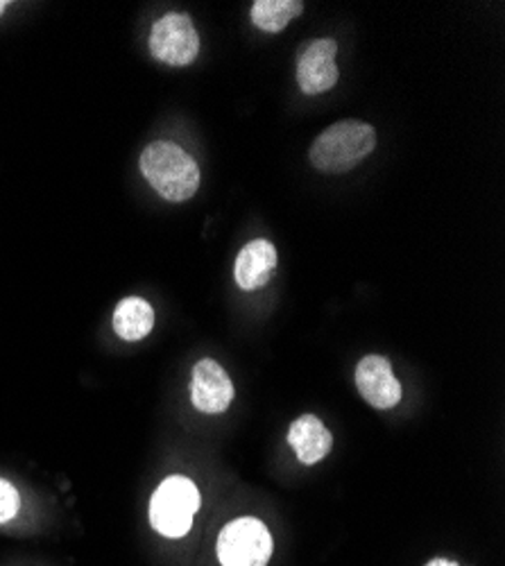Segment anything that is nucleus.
<instances>
[{
	"label": "nucleus",
	"instance_id": "obj_1",
	"mask_svg": "<svg viewBox=\"0 0 505 566\" xmlns=\"http://www.w3.org/2000/svg\"><path fill=\"white\" fill-rule=\"evenodd\" d=\"M141 172L168 202H187L200 188L198 161L170 140H155L144 150Z\"/></svg>",
	"mask_w": 505,
	"mask_h": 566
},
{
	"label": "nucleus",
	"instance_id": "obj_2",
	"mask_svg": "<svg viewBox=\"0 0 505 566\" xmlns=\"http://www.w3.org/2000/svg\"><path fill=\"white\" fill-rule=\"evenodd\" d=\"M377 129L362 120H340L315 138L308 150L311 164L319 172H347L372 155Z\"/></svg>",
	"mask_w": 505,
	"mask_h": 566
},
{
	"label": "nucleus",
	"instance_id": "obj_3",
	"mask_svg": "<svg viewBox=\"0 0 505 566\" xmlns=\"http://www.w3.org/2000/svg\"><path fill=\"white\" fill-rule=\"evenodd\" d=\"M200 507V490L191 479L170 476L166 479L150 501V524L152 528L170 539L183 537Z\"/></svg>",
	"mask_w": 505,
	"mask_h": 566
},
{
	"label": "nucleus",
	"instance_id": "obj_4",
	"mask_svg": "<svg viewBox=\"0 0 505 566\" xmlns=\"http://www.w3.org/2000/svg\"><path fill=\"white\" fill-rule=\"evenodd\" d=\"M270 555V531L254 516L227 524L218 537V559L222 566H265Z\"/></svg>",
	"mask_w": 505,
	"mask_h": 566
},
{
	"label": "nucleus",
	"instance_id": "obj_5",
	"mask_svg": "<svg viewBox=\"0 0 505 566\" xmlns=\"http://www.w3.org/2000/svg\"><path fill=\"white\" fill-rule=\"evenodd\" d=\"M150 53L168 66H189L200 53V34L189 14L170 12L150 32Z\"/></svg>",
	"mask_w": 505,
	"mask_h": 566
},
{
	"label": "nucleus",
	"instance_id": "obj_6",
	"mask_svg": "<svg viewBox=\"0 0 505 566\" xmlns=\"http://www.w3.org/2000/svg\"><path fill=\"white\" fill-rule=\"evenodd\" d=\"M338 43L334 39H315L299 55L297 62V84L306 96H319L338 84Z\"/></svg>",
	"mask_w": 505,
	"mask_h": 566
},
{
	"label": "nucleus",
	"instance_id": "obj_7",
	"mask_svg": "<svg viewBox=\"0 0 505 566\" xmlns=\"http://www.w3.org/2000/svg\"><path fill=\"white\" fill-rule=\"evenodd\" d=\"M356 388L360 397L377 410L394 408L401 397L403 388L397 381L392 365L386 356H365L356 367Z\"/></svg>",
	"mask_w": 505,
	"mask_h": 566
},
{
	"label": "nucleus",
	"instance_id": "obj_8",
	"mask_svg": "<svg viewBox=\"0 0 505 566\" xmlns=\"http://www.w3.org/2000/svg\"><path fill=\"white\" fill-rule=\"evenodd\" d=\"M191 399L204 415H220L229 408L234 399V384L220 363L204 358L193 367Z\"/></svg>",
	"mask_w": 505,
	"mask_h": 566
},
{
	"label": "nucleus",
	"instance_id": "obj_9",
	"mask_svg": "<svg viewBox=\"0 0 505 566\" xmlns=\"http://www.w3.org/2000/svg\"><path fill=\"white\" fill-rule=\"evenodd\" d=\"M274 272H277V250L263 239L248 243L234 263V276L241 291H259L267 286Z\"/></svg>",
	"mask_w": 505,
	"mask_h": 566
},
{
	"label": "nucleus",
	"instance_id": "obj_10",
	"mask_svg": "<svg viewBox=\"0 0 505 566\" xmlns=\"http://www.w3.org/2000/svg\"><path fill=\"white\" fill-rule=\"evenodd\" d=\"M288 444L304 464H317L325 460L334 447L332 431L315 415H302L291 423Z\"/></svg>",
	"mask_w": 505,
	"mask_h": 566
},
{
	"label": "nucleus",
	"instance_id": "obj_11",
	"mask_svg": "<svg viewBox=\"0 0 505 566\" xmlns=\"http://www.w3.org/2000/svg\"><path fill=\"white\" fill-rule=\"evenodd\" d=\"M152 326L155 311L141 297H125L114 311V332L127 343H139L148 338Z\"/></svg>",
	"mask_w": 505,
	"mask_h": 566
},
{
	"label": "nucleus",
	"instance_id": "obj_12",
	"mask_svg": "<svg viewBox=\"0 0 505 566\" xmlns=\"http://www.w3.org/2000/svg\"><path fill=\"white\" fill-rule=\"evenodd\" d=\"M302 0H256L252 6V23L270 34H277L288 28L291 21L302 17Z\"/></svg>",
	"mask_w": 505,
	"mask_h": 566
},
{
	"label": "nucleus",
	"instance_id": "obj_13",
	"mask_svg": "<svg viewBox=\"0 0 505 566\" xmlns=\"http://www.w3.org/2000/svg\"><path fill=\"white\" fill-rule=\"evenodd\" d=\"M21 505V496L17 492V488L8 481L0 479V524L10 522V518L17 516Z\"/></svg>",
	"mask_w": 505,
	"mask_h": 566
},
{
	"label": "nucleus",
	"instance_id": "obj_14",
	"mask_svg": "<svg viewBox=\"0 0 505 566\" xmlns=\"http://www.w3.org/2000/svg\"><path fill=\"white\" fill-rule=\"evenodd\" d=\"M427 566H457V564H453V562H449V559H433V562H429Z\"/></svg>",
	"mask_w": 505,
	"mask_h": 566
},
{
	"label": "nucleus",
	"instance_id": "obj_15",
	"mask_svg": "<svg viewBox=\"0 0 505 566\" xmlns=\"http://www.w3.org/2000/svg\"><path fill=\"white\" fill-rule=\"evenodd\" d=\"M8 6H10V3H6V0H0V17H3V14H6Z\"/></svg>",
	"mask_w": 505,
	"mask_h": 566
}]
</instances>
